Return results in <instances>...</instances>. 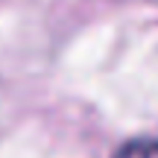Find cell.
I'll use <instances>...</instances> for the list:
<instances>
[{"label": "cell", "mask_w": 158, "mask_h": 158, "mask_svg": "<svg viewBox=\"0 0 158 158\" xmlns=\"http://www.w3.org/2000/svg\"><path fill=\"white\" fill-rule=\"evenodd\" d=\"M114 158H158V141L155 138H135L126 141L114 152Z\"/></svg>", "instance_id": "obj_1"}]
</instances>
